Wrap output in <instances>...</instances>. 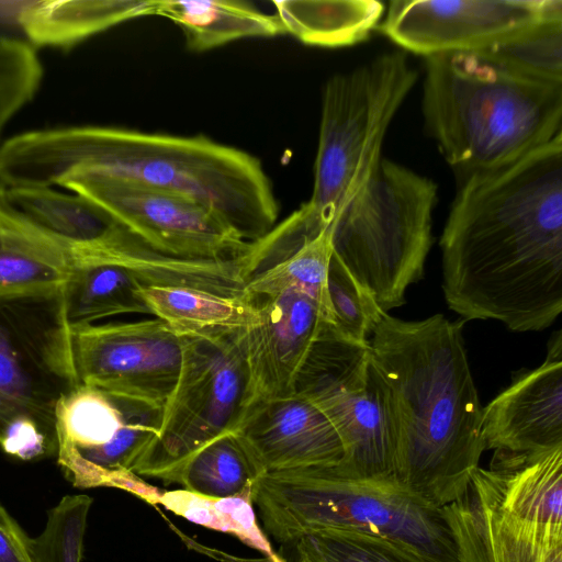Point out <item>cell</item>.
Returning a JSON list of instances; mask_svg holds the SVG:
<instances>
[{"instance_id":"obj_1","label":"cell","mask_w":562,"mask_h":562,"mask_svg":"<svg viewBox=\"0 0 562 562\" xmlns=\"http://www.w3.org/2000/svg\"><path fill=\"white\" fill-rule=\"evenodd\" d=\"M440 248L445 299L463 321L551 326L562 312V135L462 179Z\"/></svg>"},{"instance_id":"obj_2","label":"cell","mask_w":562,"mask_h":562,"mask_svg":"<svg viewBox=\"0 0 562 562\" xmlns=\"http://www.w3.org/2000/svg\"><path fill=\"white\" fill-rule=\"evenodd\" d=\"M79 176L116 178L194 199L249 243L267 235L279 215L261 161L206 136L86 125L24 132L0 144V183L8 188L60 187Z\"/></svg>"},{"instance_id":"obj_3","label":"cell","mask_w":562,"mask_h":562,"mask_svg":"<svg viewBox=\"0 0 562 562\" xmlns=\"http://www.w3.org/2000/svg\"><path fill=\"white\" fill-rule=\"evenodd\" d=\"M464 323L441 314L403 321L381 311L369 338L390 395L393 479L437 507L462 494L485 450Z\"/></svg>"},{"instance_id":"obj_4","label":"cell","mask_w":562,"mask_h":562,"mask_svg":"<svg viewBox=\"0 0 562 562\" xmlns=\"http://www.w3.org/2000/svg\"><path fill=\"white\" fill-rule=\"evenodd\" d=\"M422 109L445 160L462 179L562 135V83L473 52L425 57Z\"/></svg>"},{"instance_id":"obj_5","label":"cell","mask_w":562,"mask_h":562,"mask_svg":"<svg viewBox=\"0 0 562 562\" xmlns=\"http://www.w3.org/2000/svg\"><path fill=\"white\" fill-rule=\"evenodd\" d=\"M251 501L265 529L283 543L344 528L390 540L424 562H458L441 507L393 477H355L336 465L274 471L256 479Z\"/></svg>"},{"instance_id":"obj_6","label":"cell","mask_w":562,"mask_h":562,"mask_svg":"<svg viewBox=\"0 0 562 562\" xmlns=\"http://www.w3.org/2000/svg\"><path fill=\"white\" fill-rule=\"evenodd\" d=\"M441 510L458 562H562V447L494 451Z\"/></svg>"},{"instance_id":"obj_7","label":"cell","mask_w":562,"mask_h":562,"mask_svg":"<svg viewBox=\"0 0 562 562\" xmlns=\"http://www.w3.org/2000/svg\"><path fill=\"white\" fill-rule=\"evenodd\" d=\"M404 52L381 54L324 87L311 198L286 218L306 235L328 227L382 159V145L417 81Z\"/></svg>"},{"instance_id":"obj_8","label":"cell","mask_w":562,"mask_h":562,"mask_svg":"<svg viewBox=\"0 0 562 562\" xmlns=\"http://www.w3.org/2000/svg\"><path fill=\"white\" fill-rule=\"evenodd\" d=\"M437 190L431 179L382 158L330 224L333 255L383 312L402 306L423 278Z\"/></svg>"},{"instance_id":"obj_9","label":"cell","mask_w":562,"mask_h":562,"mask_svg":"<svg viewBox=\"0 0 562 562\" xmlns=\"http://www.w3.org/2000/svg\"><path fill=\"white\" fill-rule=\"evenodd\" d=\"M61 291L0 296V447L21 460L56 449L60 398L78 386Z\"/></svg>"},{"instance_id":"obj_10","label":"cell","mask_w":562,"mask_h":562,"mask_svg":"<svg viewBox=\"0 0 562 562\" xmlns=\"http://www.w3.org/2000/svg\"><path fill=\"white\" fill-rule=\"evenodd\" d=\"M237 331L182 337L177 383L162 406L158 434L134 474L176 483L181 468L198 450L237 429L247 397Z\"/></svg>"},{"instance_id":"obj_11","label":"cell","mask_w":562,"mask_h":562,"mask_svg":"<svg viewBox=\"0 0 562 562\" xmlns=\"http://www.w3.org/2000/svg\"><path fill=\"white\" fill-rule=\"evenodd\" d=\"M335 329L322 333L295 383L299 394L330 420L345 448L336 465L362 479L393 477L394 429L389 390L369 356Z\"/></svg>"},{"instance_id":"obj_12","label":"cell","mask_w":562,"mask_h":562,"mask_svg":"<svg viewBox=\"0 0 562 562\" xmlns=\"http://www.w3.org/2000/svg\"><path fill=\"white\" fill-rule=\"evenodd\" d=\"M60 187L86 198L169 257L236 260L251 245L214 209L184 195L108 177H74Z\"/></svg>"},{"instance_id":"obj_13","label":"cell","mask_w":562,"mask_h":562,"mask_svg":"<svg viewBox=\"0 0 562 562\" xmlns=\"http://www.w3.org/2000/svg\"><path fill=\"white\" fill-rule=\"evenodd\" d=\"M80 384L162 408L182 359V337L158 319L71 327Z\"/></svg>"},{"instance_id":"obj_14","label":"cell","mask_w":562,"mask_h":562,"mask_svg":"<svg viewBox=\"0 0 562 562\" xmlns=\"http://www.w3.org/2000/svg\"><path fill=\"white\" fill-rule=\"evenodd\" d=\"M379 27L424 57L477 52L547 21L562 19V0H394Z\"/></svg>"},{"instance_id":"obj_15","label":"cell","mask_w":562,"mask_h":562,"mask_svg":"<svg viewBox=\"0 0 562 562\" xmlns=\"http://www.w3.org/2000/svg\"><path fill=\"white\" fill-rule=\"evenodd\" d=\"M257 302L259 316L236 339L247 372L246 411L254 404L295 394L299 373L329 313L310 295L288 290Z\"/></svg>"},{"instance_id":"obj_16","label":"cell","mask_w":562,"mask_h":562,"mask_svg":"<svg viewBox=\"0 0 562 562\" xmlns=\"http://www.w3.org/2000/svg\"><path fill=\"white\" fill-rule=\"evenodd\" d=\"M234 432L258 475L333 467L345 456L334 425L316 405L299 394L251 405Z\"/></svg>"},{"instance_id":"obj_17","label":"cell","mask_w":562,"mask_h":562,"mask_svg":"<svg viewBox=\"0 0 562 562\" xmlns=\"http://www.w3.org/2000/svg\"><path fill=\"white\" fill-rule=\"evenodd\" d=\"M485 450L535 452L562 447V333L543 363L517 375L482 409Z\"/></svg>"},{"instance_id":"obj_18","label":"cell","mask_w":562,"mask_h":562,"mask_svg":"<svg viewBox=\"0 0 562 562\" xmlns=\"http://www.w3.org/2000/svg\"><path fill=\"white\" fill-rule=\"evenodd\" d=\"M71 268L66 250L9 202L0 183V296L61 291Z\"/></svg>"},{"instance_id":"obj_19","label":"cell","mask_w":562,"mask_h":562,"mask_svg":"<svg viewBox=\"0 0 562 562\" xmlns=\"http://www.w3.org/2000/svg\"><path fill=\"white\" fill-rule=\"evenodd\" d=\"M5 194L21 214L66 250L72 265L91 260L120 226L99 206L74 192L5 187Z\"/></svg>"},{"instance_id":"obj_20","label":"cell","mask_w":562,"mask_h":562,"mask_svg":"<svg viewBox=\"0 0 562 562\" xmlns=\"http://www.w3.org/2000/svg\"><path fill=\"white\" fill-rule=\"evenodd\" d=\"M137 294L150 315L180 337L237 331L257 322L256 301L180 285H138Z\"/></svg>"},{"instance_id":"obj_21","label":"cell","mask_w":562,"mask_h":562,"mask_svg":"<svg viewBox=\"0 0 562 562\" xmlns=\"http://www.w3.org/2000/svg\"><path fill=\"white\" fill-rule=\"evenodd\" d=\"M146 15H150V0H50L23 3L16 22L33 46L71 47Z\"/></svg>"},{"instance_id":"obj_22","label":"cell","mask_w":562,"mask_h":562,"mask_svg":"<svg viewBox=\"0 0 562 562\" xmlns=\"http://www.w3.org/2000/svg\"><path fill=\"white\" fill-rule=\"evenodd\" d=\"M150 15L173 22L190 50L204 52L247 37L283 34L274 14L234 0H150Z\"/></svg>"},{"instance_id":"obj_23","label":"cell","mask_w":562,"mask_h":562,"mask_svg":"<svg viewBox=\"0 0 562 562\" xmlns=\"http://www.w3.org/2000/svg\"><path fill=\"white\" fill-rule=\"evenodd\" d=\"M272 4L283 33L322 47L364 42L385 12L376 0H276Z\"/></svg>"},{"instance_id":"obj_24","label":"cell","mask_w":562,"mask_h":562,"mask_svg":"<svg viewBox=\"0 0 562 562\" xmlns=\"http://www.w3.org/2000/svg\"><path fill=\"white\" fill-rule=\"evenodd\" d=\"M162 408L125 398V417L116 434L102 446L59 457L58 463L74 486H111L122 473L132 472L158 434Z\"/></svg>"},{"instance_id":"obj_25","label":"cell","mask_w":562,"mask_h":562,"mask_svg":"<svg viewBox=\"0 0 562 562\" xmlns=\"http://www.w3.org/2000/svg\"><path fill=\"white\" fill-rule=\"evenodd\" d=\"M140 283L126 270L111 265H72L61 290L70 327L123 315L149 314L137 294Z\"/></svg>"},{"instance_id":"obj_26","label":"cell","mask_w":562,"mask_h":562,"mask_svg":"<svg viewBox=\"0 0 562 562\" xmlns=\"http://www.w3.org/2000/svg\"><path fill=\"white\" fill-rule=\"evenodd\" d=\"M256 467L235 432L212 440L181 468L176 483L207 497L250 494L258 477Z\"/></svg>"},{"instance_id":"obj_27","label":"cell","mask_w":562,"mask_h":562,"mask_svg":"<svg viewBox=\"0 0 562 562\" xmlns=\"http://www.w3.org/2000/svg\"><path fill=\"white\" fill-rule=\"evenodd\" d=\"M331 255L329 225L283 260L250 277L245 284L244 295L255 299L288 290L300 291L317 301L333 318L327 291V273Z\"/></svg>"},{"instance_id":"obj_28","label":"cell","mask_w":562,"mask_h":562,"mask_svg":"<svg viewBox=\"0 0 562 562\" xmlns=\"http://www.w3.org/2000/svg\"><path fill=\"white\" fill-rule=\"evenodd\" d=\"M293 544L295 562H424L390 540L344 528L315 529Z\"/></svg>"},{"instance_id":"obj_29","label":"cell","mask_w":562,"mask_h":562,"mask_svg":"<svg viewBox=\"0 0 562 562\" xmlns=\"http://www.w3.org/2000/svg\"><path fill=\"white\" fill-rule=\"evenodd\" d=\"M473 53L522 75L562 83V19L543 22Z\"/></svg>"},{"instance_id":"obj_30","label":"cell","mask_w":562,"mask_h":562,"mask_svg":"<svg viewBox=\"0 0 562 562\" xmlns=\"http://www.w3.org/2000/svg\"><path fill=\"white\" fill-rule=\"evenodd\" d=\"M92 498L67 495L48 512L47 522L36 538L29 537L33 562H80Z\"/></svg>"},{"instance_id":"obj_31","label":"cell","mask_w":562,"mask_h":562,"mask_svg":"<svg viewBox=\"0 0 562 562\" xmlns=\"http://www.w3.org/2000/svg\"><path fill=\"white\" fill-rule=\"evenodd\" d=\"M327 291L336 331L353 344L369 346L381 310L334 255L328 266Z\"/></svg>"},{"instance_id":"obj_32","label":"cell","mask_w":562,"mask_h":562,"mask_svg":"<svg viewBox=\"0 0 562 562\" xmlns=\"http://www.w3.org/2000/svg\"><path fill=\"white\" fill-rule=\"evenodd\" d=\"M43 67L29 42L0 36V135L18 112L35 97Z\"/></svg>"},{"instance_id":"obj_33","label":"cell","mask_w":562,"mask_h":562,"mask_svg":"<svg viewBox=\"0 0 562 562\" xmlns=\"http://www.w3.org/2000/svg\"><path fill=\"white\" fill-rule=\"evenodd\" d=\"M156 504L191 522L228 533L222 498L207 497L183 488L162 491Z\"/></svg>"},{"instance_id":"obj_34","label":"cell","mask_w":562,"mask_h":562,"mask_svg":"<svg viewBox=\"0 0 562 562\" xmlns=\"http://www.w3.org/2000/svg\"><path fill=\"white\" fill-rule=\"evenodd\" d=\"M0 562H33L29 537L0 504Z\"/></svg>"}]
</instances>
